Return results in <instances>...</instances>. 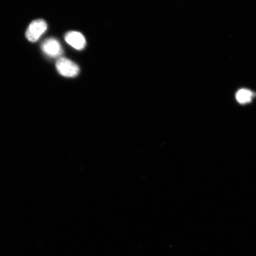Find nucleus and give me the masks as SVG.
I'll return each instance as SVG.
<instances>
[{
  "label": "nucleus",
  "instance_id": "1",
  "mask_svg": "<svg viewBox=\"0 0 256 256\" xmlns=\"http://www.w3.org/2000/svg\"><path fill=\"white\" fill-rule=\"evenodd\" d=\"M56 68L60 75L66 78H74L80 72L78 64L64 57H60L57 60Z\"/></svg>",
  "mask_w": 256,
  "mask_h": 256
},
{
  "label": "nucleus",
  "instance_id": "2",
  "mask_svg": "<svg viewBox=\"0 0 256 256\" xmlns=\"http://www.w3.org/2000/svg\"><path fill=\"white\" fill-rule=\"evenodd\" d=\"M48 25L46 21L43 19H37L28 26L26 32V37L31 42H36L46 31Z\"/></svg>",
  "mask_w": 256,
  "mask_h": 256
},
{
  "label": "nucleus",
  "instance_id": "3",
  "mask_svg": "<svg viewBox=\"0 0 256 256\" xmlns=\"http://www.w3.org/2000/svg\"><path fill=\"white\" fill-rule=\"evenodd\" d=\"M41 48L47 56L51 58L58 57L63 53L62 44L55 38H50L44 40L42 44Z\"/></svg>",
  "mask_w": 256,
  "mask_h": 256
},
{
  "label": "nucleus",
  "instance_id": "4",
  "mask_svg": "<svg viewBox=\"0 0 256 256\" xmlns=\"http://www.w3.org/2000/svg\"><path fill=\"white\" fill-rule=\"evenodd\" d=\"M65 40L76 50H82L86 46V40L83 34L76 31L69 32L65 35Z\"/></svg>",
  "mask_w": 256,
  "mask_h": 256
},
{
  "label": "nucleus",
  "instance_id": "5",
  "mask_svg": "<svg viewBox=\"0 0 256 256\" xmlns=\"http://www.w3.org/2000/svg\"><path fill=\"white\" fill-rule=\"evenodd\" d=\"M254 94L247 89H242L236 92V98L238 103L246 104L250 103L254 97Z\"/></svg>",
  "mask_w": 256,
  "mask_h": 256
}]
</instances>
